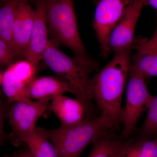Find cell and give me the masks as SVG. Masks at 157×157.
Instances as JSON below:
<instances>
[{
	"label": "cell",
	"mask_w": 157,
	"mask_h": 157,
	"mask_svg": "<svg viewBox=\"0 0 157 157\" xmlns=\"http://www.w3.org/2000/svg\"><path fill=\"white\" fill-rule=\"evenodd\" d=\"M140 132L145 137L157 135V95L153 97Z\"/></svg>",
	"instance_id": "20"
},
{
	"label": "cell",
	"mask_w": 157,
	"mask_h": 157,
	"mask_svg": "<svg viewBox=\"0 0 157 157\" xmlns=\"http://www.w3.org/2000/svg\"><path fill=\"white\" fill-rule=\"evenodd\" d=\"M111 130H106L96 137L87 157H119L125 140L119 138Z\"/></svg>",
	"instance_id": "14"
},
{
	"label": "cell",
	"mask_w": 157,
	"mask_h": 157,
	"mask_svg": "<svg viewBox=\"0 0 157 157\" xmlns=\"http://www.w3.org/2000/svg\"><path fill=\"white\" fill-rule=\"evenodd\" d=\"M23 144L28 147L35 157H59L53 144L36 129L24 139Z\"/></svg>",
	"instance_id": "18"
},
{
	"label": "cell",
	"mask_w": 157,
	"mask_h": 157,
	"mask_svg": "<svg viewBox=\"0 0 157 157\" xmlns=\"http://www.w3.org/2000/svg\"><path fill=\"white\" fill-rule=\"evenodd\" d=\"M3 73L0 72V86H2L3 79Z\"/></svg>",
	"instance_id": "26"
},
{
	"label": "cell",
	"mask_w": 157,
	"mask_h": 157,
	"mask_svg": "<svg viewBox=\"0 0 157 157\" xmlns=\"http://www.w3.org/2000/svg\"><path fill=\"white\" fill-rule=\"evenodd\" d=\"M4 157H35L31 152L28 147L25 144H23L22 147L12 154L6 155Z\"/></svg>",
	"instance_id": "23"
},
{
	"label": "cell",
	"mask_w": 157,
	"mask_h": 157,
	"mask_svg": "<svg viewBox=\"0 0 157 157\" xmlns=\"http://www.w3.org/2000/svg\"><path fill=\"white\" fill-rule=\"evenodd\" d=\"M113 128L109 118L101 113L98 116L75 125L61 124L55 129L38 127L36 129L52 142L59 157H80L98 135Z\"/></svg>",
	"instance_id": "3"
},
{
	"label": "cell",
	"mask_w": 157,
	"mask_h": 157,
	"mask_svg": "<svg viewBox=\"0 0 157 157\" xmlns=\"http://www.w3.org/2000/svg\"><path fill=\"white\" fill-rule=\"evenodd\" d=\"M119 157H157V142L155 139H127Z\"/></svg>",
	"instance_id": "17"
},
{
	"label": "cell",
	"mask_w": 157,
	"mask_h": 157,
	"mask_svg": "<svg viewBox=\"0 0 157 157\" xmlns=\"http://www.w3.org/2000/svg\"><path fill=\"white\" fill-rule=\"evenodd\" d=\"M155 140H156V141H157V137H156V138H155Z\"/></svg>",
	"instance_id": "29"
},
{
	"label": "cell",
	"mask_w": 157,
	"mask_h": 157,
	"mask_svg": "<svg viewBox=\"0 0 157 157\" xmlns=\"http://www.w3.org/2000/svg\"><path fill=\"white\" fill-rule=\"evenodd\" d=\"M34 17L25 58L39 64L47 49L48 39L46 18V0L34 1Z\"/></svg>",
	"instance_id": "9"
},
{
	"label": "cell",
	"mask_w": 157,
	"mask_h": 157,
	"mask_svg": "<svg viewBox=\"0 0 157 157\" xmlns=\"http://www.w3.org/2000/svg\"><path fill=\"white\" fill-rule=\"evenodd\" d=\"M1 96H2V92L0 91V98H1Z\"/></svg>",
	"instance_id": "28"
},
{
	"label": "cell",
	"mask_w": 157,
	"mask_h": 157,
	"mask_svg": "<svg viewBox=\"0 0 157 157\" xmlns=\"http://www.w3.org/2000/svg\"><path fill=\"white\" fill-rule=\"evenodd\" d=\"M144 39L137 40L136 52L131 58V67L145 78L157 77V49L147 45Z\"/></svg>",
	"instance_id": "13"
},
{
	"label": "cell",
	"mask_w": 157,
	"mask_h": 157,
	"mask_svg": "<svg viewBox=\"0 0 157 157\" xmlns=\"http://www.w3.org/2000/svg\"><path fill=\"white\" fill-rule=\"evenodd\" d=\"M48 110L53 113L61 122L62 125L71 126L96 117L77 99L64 94L52 99Z\"/></svg>",
	"instance_id": "10"
},
{
	"label": "cell",
	"mask_w": 157,
	"mask_h": 157,
	"mask_svg": "<svg viewBox=\"0 0 157 157\" xmlns=\"http://www.w3.org/2000/svg\"><path fill=\"white\" fill-rule=\"evenodd\" d=\"M145 6H149L157 11V0H145Z\"/></svg>",
	"instance_id": "25"
},
{
	"label": "cell",
	"mask_w": 157,
	"mask_h": 157,
	"mask_svg": "<svg viewBox=\"0 0 157 157\" xmlns=\"http://www.w3.org/2000/svg\"><path fill=\"white\" fill-rule=\"evenodd\" d=\"M27 95L30 99L38 101L50 99L65 93L73 94L70 86L58 77L42 76L34 78L26 86Z\"/></svg>",
	"instance_id": "12"
},
{
	"label": "cell",
	"mask_w": 157,
	"mask_h": 157,
	"mask_svg": "<svg viewBox=\"0 0 157 157\" xmlns=\"http://www.w3.org/2000/svg\"><path fill=\"white\" fill-rule=\"evenodd\" d=\"M2 86L8 104L31 100L27 94L26 86L14 75L9 67L3 73Z\"/></svg>",
	"instance_id": "16"
},
{
	"label": "cell",
	"mask_w": 157,
	"mask_h": 157,
	"mask_svg": "<svg viewBox=\"0 0 157 157\" xmlns=\"http://www.w3.org/2000/svg\"><path fill=\"white\" fill-rule=\"evenodd\" d=\"M18 57L2 39H0V65H10Z\"/></svg>",
	"instance_id": "21"
},
{
	"label": "cell",
	"mask_w": 157,
	"mask_h": 157,
	"mask_svg": "<svg viewBox=\"0 0 157 157\" xmlns=\"http://www.w3.org/2000/svg\"><path fill=\"white\" fill-rule=\"evenodd\" d=\"M46 18L51 40L67 47L76 58L89 63L97 62L90 56L82 40L73 1L47 0Z\"/></svg>",
	"instance_id": "4"
},
{
	"label": "cell",
	"mask_w": 157,
	"mask_h": 157,
	"mask_svg": "<svg viewBox=\"0 0 157 157\" xmlns=\"http://www.w3.org/2000/svg\"><path fill=\"white\" fill-rule=\"evenodd\" d=\"M145 0L133 1L126 12L113 31L109 40V48L114 54L131 48L136 44L135 29Z\"/></svg>",
	"instance_id": "8"
},
{
	"label": "cell",
	"mask_w": 157,
	"mask_h": 157,
	"mask_svg": "<svg viewBox=\"0 0 157 157\" xmlns=\"http://www.w3.org/2000/svg\"><path fill=\"white\" fill-rule=\"evenodd\" d=\"M128 76L126 103L121 114V122L124 125L121 135L126 139L135 131L140 116L148 110L153 98L143 75L130 66Z\"/></svg>",
	"instance_id": "5"
},
{
	"label": "cell",
	"mask_w": 157,
	"mask_h": 157,
	"mask_svg": "<svg viewBox=\"0 0 157 157\" xmlns=\"http://www.w3.org/2000/svg\"><path fill=\"white\" fill-rule=\"evenodd\" d=\"M145 42L148 46L157 49V25L153 36L152 37L151 39L150 40L146 39Z\"/></svg>",
	"instance_id": "24"
},
{
	"label": "cell",
	"mask_w": 157,
	"mask_h": 157,
	"mask_svg": "<svg viewBox=\"0 0 157 157\" xmlns=\"http://www.w3.org/2000/svg\"><path fill=\"white\" fill-rule=\"evenodd\" d=\"M50 100L35 102L30 100L11 104L8 117L11 132L8 136L9 141L14 146L23 145L24 139L35 131L36 123L48 109Z\"/></svg>",
	"instance_id": "6"
},
{
	"label": "cell",
	"mask_w": 157,
	"mask_h": 157,
	"mask_svg": "<svg viewBox=\"0 0 157 157\" xmlns=\"http://www.w3.org/2000/svg\"><path fill=\"white\" fill-rule=\"evenodd\" d=\"M34 9L27 1L17 4L13 25V40L20 57L25 58L34 17Z\"/></svg>",
	"instance_id": "11"
},
{
	"label": "cell",
	"mask_w": 157,
	"mask_h": 157,
	"mask_svg": "<svg viewBox=\"0 0 157 157\" xmlns=\"http://www.w3.org/2000/svg\"><path fill=\"white\" fill-rule=\"evenodd\" d=\"M42 60L57 77L70 86L75 98L94 112L90 93V75L93 71L98 70V62L88 63L75 57L68 56L51 40H49Z\"/></svg>",
	"instance_id": "2"
},
{
	"label": "cell",
	"mask_w": 157,
	"mask_h": 157,
	"mask_svg": "<svg viewBox=\"0 0 157 157\" xmlns=\"http://www.w3.org/2000/svg\"><path fill=\"white\" fill-rule=\"evenodd\" d=\"M38 65L25 59L14 62L8 67L14 75L27 86L35 78L39 71Z\"/></svg>",
	"instance_id": "19"
},
{
	"label": "cell",
	"mask_w": 157,
	"mask_h": 157,
	"mask_svg": "<svg viewBox=\"0 0 157 157\" xmlns=\"http://www.w3.org/2000/svg\"><path fill=\"white\" fill-rule=\"evenodd\" d=\"M19 1H7L0 7V39L14 51L18 57L13 40V25L15 10Z\"/></svg>",
	"instance_id": "15"
},
{
	"label": "cell",
	"mask_w": 157,
	"mask_h": 157,
	"mask_svg": "<svg viewBox=\"0 0 157 157\" xmlns=\"http://www.w3.org/2000/svg\"><path fill=\"white\" fill-rule=\"evenodd\" d=\"M9 107L0 102V142L3 144L6 140H9L8 135L5 132L4 121L8 117Z\"/></svg>",
	"instance_id": "22"
},
{
	"label": "cell",
	"mask_w": 157,
	"mask_h": 157,
	"mask_svg": "<svg viewBox=\"0 0 157 157\" xmlns=\"http://www.w3.org/2000/svg\"><path fill=\"white\" fill-rule=\"evenodd\" d=\"M133 2L132 0H101L95 2L93 27L103 58L107 59L110 52L109 43L111 33Z\"/></svg>",
	"instance_id": "7"
},
{
	"label": "cell",
	"mask_w": 157,
	"mask_h": 157,
	"mask_svg": "<svg viewBox=\"0 0 157 157\" xmlns=\"http://www.w3.org/2000/svg\"><path fill=\"white\" fill-rule=\"evenodd\" d=\"M3 145V144H2V143H1V142H0V147H1V146H2V145Z\"/></svg>",
	"instance_id": "27"
},
{
	"label": "cell",
	"mask_w": 157,
	"mask_h": 157,
	"mask_svg": "<svg viewBox=\"0 0 157 157\" xmlns=\"http://www.w3.org/2000/svg\"><path fill=\"white\" fill-rule=\"evenodd\" d=\"M135 45L114 54L112 59L90 82L92 100L101 113L109 118L114 128L121 122L122 100L131 66V52Z\"/></svg>",
	"instance_id": "1"
}]
</instances>
